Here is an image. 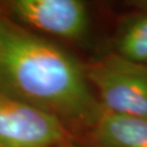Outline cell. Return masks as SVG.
Wrapping results in <instances>:
<instances>
[{"label":"cell","mask_w":147,"mask_h":147,"mask_svg":"<svg viewBox=\"0 0 147 147\" xmlns=\"http://www.w3.org/2000/svg\"><path fill=\"white\" fill-rule=\"evenodd\" d=\"M11 13L30 27L53 36L78 39L88 28V12L79 0H16Z\"/></svg>","instance_id":"obj_4"},{"label":"cell","mask_w":147,"mask_h":147,"mask_svg":"<svg viewBox=\"0 0 147 147\" xmlns=\"http://www.w3.org/2000/svg\"><path fill=\"white\" fill-rule=\"evenodd\" d=\"M117 53L133 62L147 63V11L133 16L120 30Z\"/></svg>","instance_id":"obj_6"},{"label":"cell","mask_w":147,"mask_h":147,"mask_svg":"<svg viewBox=\"0 0 147 147\" xmlns=\"http://www.w3.org/2000/svg\"><path fill=\"white\" fill-rule=\"evenodd\" d=\"M0 93L62 122L95 124L102 111L76 60L0 16Z\"/></svg>","instance_id":"obj_1"},{"label":"cell","mask_w":147,"mask_h":147,"mask_svg":"<svg viewBox=\"0 0 147 147\" xmlns=\"http://www.w3.org/2000/svg\"><path fill=\"white\" fill-rule=\"evenodd\" d=\"M106 112L147 118V67L115 53L93 64L86 74Z\"/></svg>","instance_id":"obj_2"},{"label":"cell","mask_w":147,"mask_h":147,"mask_svg":"<svg viewBox=\"0 0 147 147\" xmlns=\"http://www.w3.org/2000/svg\"><path fill=\"white\" fill-rule=\"evenodd\" d=\"M95 136L102 147H147V118L102 111Z\"/></svg>","instance_id":"obj_5"},{"label":"cell","mask_w":147,"mask_h":147,"mask_svg":"<svg viewBox=\"0 0 147 147\" xmlns=\"http://www.w3.org/2000/svg\"><path fill=\"white\" fill-rule=\"evenodd\" d=\"M64 138L56 117L0 93V147H53Z\"/></svg>","instance_id":"obj_3"}]
</instances>
